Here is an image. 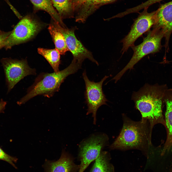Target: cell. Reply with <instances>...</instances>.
<instances>
[{
	"instance_id": "6",
	"label": "cell",
	"mask_w": 172,
	"mask_h": 172,
	"mask_svg": "<svg viewBox=\"0 0 172 172\" xmlns=\"http://www.w3.org/2000/svg\"><path fill=\"white\" fill-rule=\"evenodd\" d=\"M148 8L144 9L134 21L129 32L121 41L123 47L122 54L126 52L130 47L134 45L136 40L145 33L150 30L156 22V11L149 13Z\"/></svg>"
},
{
	"instance_id": "29",
	"label": "cell",
	"mask_w": 172,
	"mask_h": 172,
	"mask_svg": "<svg viewBox=\"0 0 172 172\" xmlns=\"http://www.w3.org/2000/svg\"></svg>"
},
{
	"instance_id": "12",
	"label": "cell",
	"mask_w": 172,
	"mask_h": 172,
	"mask_svg": "<svg viewBox=\"0 0 172 172\" xmlns=\"http://www.w3.org/2000/svg\"><path fill=\"white\" fill-rule=\"evenodd\" d=\"M44 167L46 172H77L80 165L76 164L73 157L63 150L59 160L46 161Z\"/></svg>"
},
{
	"instance_id": "14",
	"label": "cell",
	"mask_w": 172,
	"mask_h": 172,
	"mask_svg": "<svg viewBox=\"0 0 172 172\" xmlns=\"http://www.w3.org/2000/svg\"><path fill=\"white\" fill-rule=\"evenodd\" d=\"M33 6L34 11H44L48 13L55 22L62 25L64 23L56 10L54 7L51 0H30Z\"/></svg>"
},
{
	"instance_id": "19",
	"label": "cell",
	"mask_w": 172,
	"mask_h": 172,
	"mask_svg": "<svg viewBox=\"0 0 172 172\" xmlns=\"http://www.w3.org/2000/svg\"><path fill=\"white\" fill-rule=\"evenodd\" d=\"M97 0H83L76 10L77 11L75 16L76 22L83 23L86 21L88 17L92 14V7Z\"/></svg>"
},
{
	"instance_id": "10",
	"label": "cell",
	"mask_w": 172,
	"mask_h": 172,
	"mask_svg": "<svg viewBox=\"0 0 172 172\" xmlns=\"http://www.w3.org/2000/svg\"><path fill=\"white\" fill-rule=\"evenodd\" d=\"M8 90L10 91L21 80L30 75H35L36 70L31 68L26 60H18L8 58L2 59Z\"/></svg>"
},
{
	"instance_id": "16",
	"label": "cell",
	"mask_w": 172,
	"mask_h": 172,
	"mask_svg": "<svg viewBox=\"0 0 172 172\" xmlns=\"http://www.w3.org/2000/svg\"><path fill=\"white\" fill-rule=\"evenodd\" d=\"M52 5L63 20L74 17V10L72 0H51Z\"/></svg>"
},
{
	"instance_id": "18",
	"label": "cell",
	"mask_w": 172,
	"mask_h": 172,
	"mask_svg": "<svg viewBox=\"0 0 172 172\" xmlns=\"http://www.w3.org/2000/svg\"><path fill=\"white\" fill-rule=\"evenodd\" d=\"M48 30L54 43L55 48L58 51L60 54L64 55L69 50L63 35L51 23L49 25Z\"/></svg>"
},
{
	"instance_id": "1",
	"label": "cell",
	"mask_w": 172,
	"mask_h": 172,
	"mask_svg": "<svg viewBox=\"0 0 172 172\" xmlns=\"http://www.w3.org/2000/svg\"><path fill=\"white\" fill-rule=\"evenodd\" d=\"M168 88L166 84H146L137 92L133 93L132 99L140 113L142 121L148 123L151 131L154 126L161 124L166 127L162 114L165 92Z\"/></svg>"
},
{
	"instance_id": "13",
	"label": "cell",
	"mask_w": 172,
	"mask_h": 172,
	"mask_svg": "<svg viewBox=\"0 0 172 172\" xmlns=\"http://www.w3.org/2000/svg\"><path fill=\"white\" fill-rule=\"evenodd\" d=\"M164 100L166 106L165 121L167 136L161 153L162 156L170 150L172 145V88H167L166 90Z\"/></svg>"
},
{
	"instance_id": "20",
	"label": "cell",
	"mask_w": 172,
	"mask_h": 172,
	"mask_svg": "<svg viewBox=\"0 0 172 172\" xmlns=\"http://www.w3.org/2000/svg\"><path fill=\"white\" fill-rule=\"evenodd\" d=\"M17 159L16 157L7 154L0 148V160L8 162L15 168L16 169L17 167L14 163L17 162Z\"/></svg>"
},
{
	"instance_id": "25",
	"label": "cell",
	"mask_w": 172,
	"mask_h": 172,
	"mask_svg": "<svg viewBox=\"0 0 172 172\" xmlns=\"http://www.w3.org/2000/svg\"><path fill=\"white\" fill-rule=\"evenodd\" d=\"M6 104V102L1 99L0 102V112L2 111L5 108Z\"/></svg>"
},
{
	"instance_id": "11",
	"label": "cell",
	"mask_w": 172,
	"mask_h": 172,
	"mask_svg": "<svg viewBox=\"0 0 172 172\" xmlns=\"http://www.w3.org/2000/svg\"><path fill=\"white\" fill-rule=\"evenodd\" d=\"M152 27L162 30L165 38V47H168L172 32V1L162 4L156 10V22Z\"/></svg>"
},
{
	"instance_id": "24",
	"label": "cell",
	"mask_w": 172,
	"mask_h": 172,
	"mask_svg": "<svg viewBox=\"0 0 172 172\" xmlns=\"http://www.w3.org/2000/svg\"><path fill=\"white\" fill-rule=\"evenodd\" d=\"M83 0H72L75 11L82 2Z\"/></svg>"
},
{
	"instance_id": "3",
	"label": "cell",
	"mask_w": 172,
	"mask_h": 172,
	"mask_svg": "<svg viewBox=\"0 0 172 172\" xmlns=\"http://www.w3.org/2000/svg\"><path fill=\"white\" fill-rule=\"evenodd\" d=\"M81 65L73 59L70 64L62 70L52 73H40L28 88L27 94L17 103L20 105L23 104L38 95H42L48 97H52L59 90L61 84L66 77L76 72L81 68Z\"/></svg>"
},
{
	"instance_id": "9",
	"label": "cell",
	"mask_w": 172,
	"mask_h": 172,
	"mask_svg": "<svg viewBox=\"0 0 172 172\" xmlns=\"http://www.w3.org/2000/svg\"><path fill=\"white\" fill-rule=\"evenodd\" d=\"M52 23L63 35L69 51L73 57V59L82 64L86 59H88L97 65L99 64L94 58L91 52L88 50L76 37L75 31L76 27L70 28H64L59 23L52 20Z\"/></svg>"
},
{
	"instance_id": "8",
	"label": "cell",
	"mask_w": 172,
	"mask_h": 172,
	"mask_svg": "<svg viewBox=\"0 0 172 172\" xmlns=\"http://www.w3.org/2000/svg\"><path fill=\"white\" fill-rule=\"evenodd\" d=\"M105 134L93 136L81 143L78 157L80 162L78 172H83L98 156L108 141Z\"/></svg>"
},
{
	"instance_id": "17",
	"label": "cell",
	"mask_w": 172,
	"mask_h": 172,
	"mask_svg": "<svg viewBox=\"0 0 172 172\" xmlns=\"http://www.w3.org/2000/svg\"><path fill=\"white\" fill-rule=\"evenodd\" d=\"M38 51L47 60L54 72L59 71V67L60 62V54L56 48L48 49L39 48L38 49Z\"/></svg>"
},
{
	"instance_id": "26",
	"label": "cell",
	"mask_w": 172,
	"mask_h": 172,
	"mask_svg": "<svg viewBox=\"0 0 172 172\" xmlns=\"http://www.w3.org/2000/svg\"><path fill=\"white\" fill-rule=\"evenodd\" d=\"M170 172H172V168L171 169Z\"/></svg>"
},
{
	"instance_id": "28",
	"label": "cell",
	"mask_w": 172,
	"mask_h": 172,
	"mask_svg": "<svg viewBox=\"0 0 172 172\" xmlns=\"http://www.w3.org/2000/svg\"><path fill=\"white\" fill-rule=\"evenodd\" d=\"M1 31L0 30V32Z\"/></svg>"
},
{
	"instance_id": "23",
	"label": "cell",
	"mask_w": 172,
	"mask_h": 172,
	"mask_svg": "<svg viewBox=\"0 0 172 172\" xmlns=\"http://www.w3.org/2000/svg\"><path fill=\"white\" fill-rule=\"evenodd\" d=\"M11 32V31L7 32H0V48L4 47L5 43Z\"/></svg>"
},
{
	"instance_id": "7",
	"label": "cell",
	"mask_w": 172,
	"mask_h": 172,
	"mask_svg": "<svg viewBox=\"0 0 172 172\" xmlns=\"http://www.w3.org/2000/svg\"><path fill=\"white\" fill-rule=\"evenodd\" d=\"M82 76L85 84V96L88 107L86 115L92 114L93 123L95 124L97 110L102 105H107L108 100L103 92L102 87L103 82L108 76L105 75L100 81L96 82L89 80L85 70L82 73Z\"/></svg>"
},
{
	"instance_id": "15",
	"label": "cell",
	"mask_w": 172,
	"mask_h": 172,
	"mask_svg": "<svg viewBox=\"0 0 172 172\" xmlns=\"http://www.w3.org/2000/svg\"><path fill=\"white\" fill-rule=\"evenodd\" d=\"M108 152L102 151L95 162L90 172H115L113 165Z\"/></svg>"
},
{
	"instance_id": "21",
	"label": "cell",
	"mask_w": 172,
	"mask_h": 172,
	"mask_svg": "<svg viewBox=\"0 0 172 172\" xmlns=\"http://www.w3.org/2000/svg\"><path fill=\"white\" fill-rule=\"evenodd\" d=\"M163 0H148L147 1L134 7L132 8L134 13L138 12L141 10L148 8L150 5L159 2Z\"/></svg>"
},
{
	"instance_id": "5",
	"label": "cell",
	"mask_w": 172,
	"mask_h": 172,
	"mask_svg": "<svg viewBox=\"0 0 172 172\" xmlns=\"http://www.w3.org/2000/svg\"><path fill=\"white\" fill-rule=\"evenodd\" d=\"M46 24L32 15L22 17L11 31L4 46L5 49L28 41L33 38L45 26Z\"/></svg>"
},
{
	"instance_id": "22",
	"label": "cell",
	"mask_w": 172,
	"mask_h": 172,
	"mask_svg": "<svg viewBox=\"0 0 172 172\" xmlns=\"http://www.w3.org/2000/svg\"><path fill=\"white\" fill-rule=\"evenodd\" d=\"M117 0H97L94 3L91 8L92 13L96 9L100 6L113 2Z\"/></svg>"
},
{
	"instance_id": "4",
	"label": "cell",
	"mask_w": 172,
	"mask_h": 172,
	"mask_svg": "<svg viewBox=\"0 0 172 172\" xmlns=\"http://www.w3.org/2000/svg\"><path fill=\"white\" fill-rule=\"evenodd\" d=\"M164 37L161 30L153 29L148 32L146 36L139 45L131 47L133 51L132 56L126 66L112 79L117 82L128 70L133 69L135 64L146 55L158 52L161 47V41Z\"/></svg>"
},
{
	"instance_id": "2",
	"label": "cell",
	"mask_w": 172,
	"mask_h": 172,
	"mask_svg": "<svg viewBox=\"0 0 172 172\" xmlns=\"http://www.w3.org/2000/svg\"><path fill=\"white\" fill-rule=\"evenodd\" d=\"M123 121L120 133L110 146V149L139 150L148 157L151 145L152 133L148 124L142 120L134 121L124 116Z\"/></svg>"
},
{
	"instance_id": "27",
	"label": "cell",
	"mask_w": 172,
	"mask_h": 172,
	"mask_svg": "<svg viewBox=\"0 0 172 172\" xmlns=\"http://www.w3.org/2000/svg\"><path fill=\"white\" fill-rule=\"evenodd\" d=\"M169 62H172V61H169Z\"/></svg>"
}]
</instances>
